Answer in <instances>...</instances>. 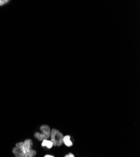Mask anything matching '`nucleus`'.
<instances>
[{
    "instance_id": "nucleus-1",
    "label": "nucleus",
    "mask_w": 140,
    "mask_h": 157,
    "mask_svg": "<svg viewBox=\"0 0 140 157\" xmlns=\"http://www.w3.org/2000/svg\"><path fill=\"white\" fill-rule=\"evenodd\" d=\"M51 141L53 143L54 146L60 147L62 145L63 140V135L61 133L59 130L56 129H52L51 131Z\"/></svg>"
},
{
    "instance_id": "nucleus-2",
    "label": "nucleus",
    "mask_w": 140,
    "mask_h": 157,
    "mask_svg": "<svg viewBox=\"0 0 140 157\" xmlns=\"http://www.w3.org/2000/svg\"><path fill=\"white\" fill-rule=\"evenodd\" d=\"M42 133L36 132L35 133V137L39 141H43L44 140H48L50 138L51 130L48 125H42L40 128Z\"/></svg>"
},
{
    "instance_id": "nucleus-3",
    "label": "nucleus",
    "mask_w": 140,
    "mask_h": 157,
    "mask_svg": "<svg viewBox=\"0 0 140 157\" xmlns=\"http://www.w3.org/2000/svg\"><path fill=\"white\" fill-rule=\"evenodd\" d=\"M13 153L16 157H28L23 142L17 143L16 147L13 149Z\"/></svg>"
},
{
    "instance_id": "nucleus-4",
    "label": "nucleus",
    "mask_w": 140,
    "mask_h": 157,
    "mask_svg": "<svg viewBox=\"0 0 140 157\" xmlns=\"http://www.w3.org/2000/svg\"><path fill=\"white\" fill-rule=\"evenodd\" d=\"M23 143H24L25 151H26L28 157H34L36 154V151L32 149V146H33L32 140L30 139H27L25 140V141Z\"/></svg>"
},
{
    "instance_id": "nucleus-5",
    "label": "nucleus",
    "mask_w": 140,
    "mask_h": 157,
    "mask_svg": "<svg viewBox=\"0 0 140 157\" xmlns=\"http://www.w3.org/2000/svg\"><path fill=\"white\" fill-rule=\"evenodd\" d=\"M63 143L65 144V145L67 147H72V142L70 141V136L67 135L63 137Z\"/></svg>"
},
{
    "instance_id": "nucleus-6",
    "label": "nucleus",
    "mask_w": 140,
    "mask_h": 157,
    "mask_svg": "<svg viewBox=\"0 0 140 157\" xmlns=\"http://www.w3.org/2000/svg\"><path fill=\"white\" fill-rule=\"evenodd\" d=\"M42 147H46L50 149L51 148H52V147L54 145H53V143L51 141H49L48 140H44L42 141Z\"/></svg>"
},
{
    "instance_id": "nucleus-7",
    "label": "nucleus",
    "mask_w": 140,
    "mask_h": 157,
    "mask_svg": "<svg viewBox=\"0 0 140 157\" xmlns=\"http://www.w3.org/2000/svg\"><path fill=\"white\" fill-rule=\"evenodd\" d=\"M9 2L8 0H0V6H3Z\"/></svg>"
},
{
    "instance_id": "nucleus-8",
    "label": "nucleus",
    "mask_w": 140,
    "mask_h": 157,
    "mask_svg": "<svg viewBox=\"0 0 140 157\" xmlns=\"http://www.w3.org/2000/svg\"><path fill=\"white\" fill-rule=\"evenodd\" d=\"M65 157H75V156H74L72 153H70L69 154H68L67 155H66Z\"/></svg>"
},
{
    "instance_id": "nucleus-9",
    "label": "nucleus",
    "mask_w": 140,
    "mask_h": 157,
    "mask_svg": "<svg viewBox=\"0 0 140 157\" xmlns=\"http://www.w3.org/2000/svg\"><path fill=\"white\" fill-rule=\"evenodd\" d=\"M44 157H54V156L52 155H45Z\"/></svg>"
}]
</instances>
